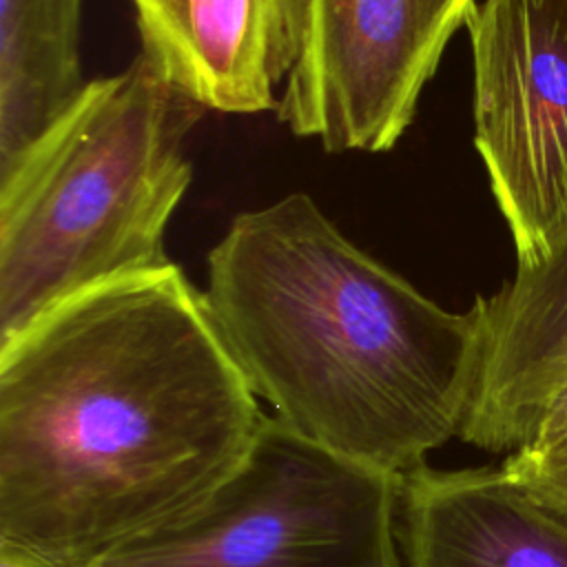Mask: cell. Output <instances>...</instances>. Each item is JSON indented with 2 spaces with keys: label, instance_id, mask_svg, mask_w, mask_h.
<instances>
[{
  "label": "cell",
  "instance_id": "6da1fadb",
  "mask_svg": "<svg viewBox=\"0 0 567 567\" xmlns=\"http://www.w3.org/2000/svg\"><path fill=\"white\" fill-rule=\"evenodd\" d=\"M261 416L177 264L60 301L0 343V549L100 567L199 505Z\"/></svg>",
  "mask_w": 567,
  "mask_h": 567
},
{
  "label": "cell",
  "instance_id": "7a4b0ae2",
  "mask_svg": "<svg viewBox=\"0 0 567 567\" xmlns=\"http://www.w3.org/2000/svg\"><path fill=\"white\" fill-rule=\"evenodd\" d=\"M204 297L252 392L315 443L405 476L458 436L481 365L478 299L445 310L310 195L239 213L208 252Z\"/></svg>",
  "mask_w": 567,
  "mask_h": 567
},
{
  "label": "cell",
  "instance_id": "3957f363",
  "mask_svg": "<svg viewBox=\"0 0 567 567\" xmlns=\"http://www.w3.org/2000/svg\"><path fill=\"white\" fill-rule=\"evenodd\" d=\"M204 111L140 53L0 171V343L91 286L171 264Z\"/></svg>",
  "mask_w": 567,
  "mask_h": 567
},
{
  "label": "cell",
  "instance_id": "277c9868",
  "mask_svg": "<svg viewBox=\"0 0 567 567\" xmlns=\"http://www.w3.org/2000/svg\"><path fill=\"white\" fill-rule=\"evenodd\" d=\"M401 485L264 414L199 505L100 567H405Z\"/></svg>",
  "mask_w": 567,
  "mask_h": 567
},
{
  "label": "cell",
  "instance_id": "5b68a950",
  "mask_svg": "<svg viewBox=\"0 0 567 567\" xmlns=\"http://www.w3.org/2000/svg\"><path fill=\"white\" fill-rule=\"evenodd\" d=\"M465 29L474 144L532 270L567 241V0H478Z\"/></svg>",
  "mask_w": 567,
  "mask_h": 567
},
{
  "label": "cell",
  "instance_id": "8992f818",
  "mask_svg": "<svg viewBox=\"0 0 567 567\" xmlns=\"http://www.w3.org/2000/svg\"><path fill=\"white\" fill-rule=\"evenodd\" d=\"M478 0H306L277 117L328 153H385Z\"/></svg>",
  "mask_w": 567,
  "mask_h": 567
},
{
  "label": "cell",
  "instance_id": "52a82bcc",
  "mask_svg": "<svg viewBox=\"0 0 567 567\" xmlns=\"http://www.w3.org/2000/svg\"><path fill=\"white\" fill-rule=\"evenodd\" d=\"M142 55L219 113L279 106L277 84L303 42L306 0H133Z\"/></svg>",
  "mask_w": 567,
  "mask_h": 567
},
{
  "label": "cell",
  "instance_id": "ba28073f",
  "mask_svg": "<svg viewBox=\"0 0 567 567\" xmlns=\"http://www.w3.org/2000/svg\"><path fill=\"white\" fill-rule=\"evenodd\" d=\"M483 310V350L458 436L487 452L532 443L540 416L567 379V241L549 261L518 270Z\"/></svg>",
  "mask_w": 567,
  "mask_h": 567
},
{
  "label": "cell",
  "instance_id": "9c48e42d",
  "mask_svg": "<svg viewBox=\"0 0 567 567\" xmlns=\"http://www.w3.org/2000/svg\"><path fill=\"white\" fill-rule=\"evenodd\" d=\"M399 538L405 567H567V518L503 467L405 474Z\"/></svg>",
  "mask_w": 567,
  "mask_h": 567
},
{
  "label": "cell",
  "instance_id": "30bf717a",
  "mask_svg": "<svg viewBox=\"0 0 567 567\" xmlns=\"http://www.w3.org/2000/svg\"><path fill=\"white\" fill-rule=\"evenodd\" d=\"M82 0H0V171L82 97Z\"/></svg>",
  "mask_w": 567,
  "mask_h": 567
},
{
  "label": "cell",
  "instance_id": "8fae6325",
  "mask_svg": "<svg viewBox=\"0 0 567 567\" xmlns=\"http://www.w3.org/2000/svg\"><path fill=\"white\" fill-rule=\"evenodd\" d=\"M501 467L534 498L567 518V434L545 447H520Z\"/></svg>",
  "mask_w": 567,
  "mask_h": 567
},
{
  "label": "cell",
  "instance_id": "7c38bea8",
  "mask_svg": "<svg viewBox=\"0 0 567 567\" xmlns=\"http://www.w3.org/2000/svg\"><path fill=\"white\" fill-rule=\"evenodd\" d=\"M565 434H567V379L547 403L540 416V423L536 427V434L532 443L525 447H545L560 441Z\"/></svg>",
  "mask_w": 567,
  "mask_h": 567
},
{
  "label": "cell",
  "instance_id": "4fadbf2b",
  "mask_svg": "<svg viewBox=\"0 0 567 567\" xmlns=\"http://www.w3.org/2000/svg\"><path fill=\"white\" fill-rule=\"evenodd\" d=\"M0 567H44L27 556H20L16 551H7V549H0Z\"/></svg>",
  "mask_w": 567,
  "mask_h": 567
}]
</instances>
